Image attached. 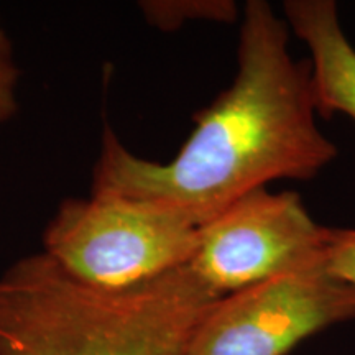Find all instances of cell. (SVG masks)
Listing matches in <instances>:
<instances>
[{"mask_svg": "<svg viewBox=\"0 0 355 355\" xmlns=\"http://www.w3.org/2000/svg\"><path fill=\"white\" fill-rule=\"evenodd\" d=\"M286 25L311 53L318 114H344L355 122V48L345 37L332 0L283 3Z\"/></svg>", "mask_w": 355, "mask_h": 355, "instance_id": "cell-6", "label": "cell"}, {"mask_svg": "<svg viewBox=\"0 0 355 355\" xmlns=\"http://www.w3.org/2000/svg\"><path fill=\"white\" fill-rule=\"evenodd\" d=\"M324 266L332 277L355 288V229H332Z\"/></svg>", "mask_w": 355, "mask_h": 355, "instance_id": "cell-9", "label": "cell"}, {"mask_svg": "<svg viewBox=\"0 0 355 355\" xmlns=\"http://www.w3.org/2000/svg\"><path fill=\"white\" fill-rule=\"evenodd\" d=\"M199 225L170 207L119 196L66 199L44 229L43 254L84 285L122 291L186 266Z\"/></svg>", "mask_w": 355, "mask_h": 355, "instance_id": "cell-3", "label": "cell"}, {"mask_svg": "<svg viewBox=\"0 0 355 355\" xmlns=\"http://www.w3.org/2000/svg\"><path fill=\"white\" fill-rule=\"evenodd\" d=\"M140 10L148 24L165 32L194 20L232 24L239 13L230 0H150L140 3Z\"/></svg>", "mask_w": 355, "mask_h": 355, "instance_id": "cell-7", "label": "cell"}, {"mask_svg": "<svg viewBox=\"0 0 355 355\" xmlns=\"http://www.w3.org/2000/svg\"><path fill=\"white\" fill-rule=\"evenodd\" d=\"M222 296L189 265L122 291L28 255L0 277V355H184Z\"/></svg>", "mask_w": 355, "mask_h": 355, "instance_id": "cell-2", "label": "cell"}, {"mask_svg": "<svg viewBox=\"0 0 355 355\" xmlns=\"http://www.w3.org/2000/svg\"><path fill=\"white\" fill-rule=\"evenodd\" d=\"M332 229L296 193L259 188L199 227L189 266L220 296L324 260Z\"/></svg>", "mask_w": 355, "mask_h": 355, "instance_id": "cell-5", "label": "cell"}, {"mask_svg": "<svg viewBox=\"0 0 355 355\" xmlns=\"http://www.w3.org/2000/svg\"><path fill=\"white\" fill-rule=\"evenodd\" d=\"M19 79L15 50L7 32L0 26V123L10 121L19 110Z\"/></svg>", "mask_w": 355, "mask_h": 355, "instance_id": "cell-8", "label": "cell"}, {"mask_svg": "<svg viewBox=\"0 0 355 355\" xmlns=\"http://www.w3.org/2000/svg\"><path fill=\"white\" fill-rule=\"evenodd\" d=\"M286 21L265 0L243 7L237 74L170 162L141 158L105 127L92 196L170 207L201 227L250 191L316 178L337 148L316 123L311 61L288 50Z\"/></svg>", "mask_w": 355, "mask_h": 355, "instance_id": "cell-1", "label": "cell"}, {"mask_svg": "<svg viewBox=\"0 0 355 355\" xmlns=\"http://www.w3.org/2000/svg\"><path fill=\"white\" fill-rule=\"evenodd\" d=\"M355 319V288L324 260L222 296L184 355H286L308 337Z\"/></svg>", "mask_w": 355, "mask_h": 355, "instance_id": "cell-4", "label": "cell"}]
</instances>
